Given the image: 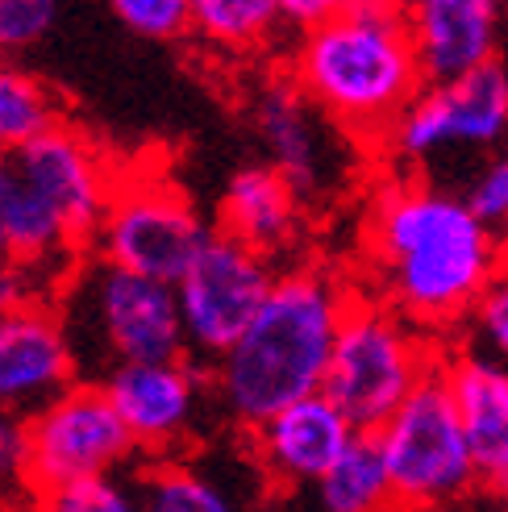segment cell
Instances as JSON below:
<instances>
[{
    "label": "cell",
    "mask_w": 508,
    "mask_h": 512,
    "mask_svg": "<svg viewBox=\"0 0 508 512\" xmlns=\"http://www.w3.org/2000/svg\"><path fill=\"white\" fill-rule=\"evenodd\" d=\"M425 80H450L496 59L500 0H400Z\"/></svg>",
    "instance_id": "2e32d148"
},
{
    "label": "cell",
    "mask_w": 508,
    "mask_h": 512,
    "mask_svg": "<svg viewBox=\"0 0 508 512\" xmlns=\"http://www.w3.org/2000/svg\"><path fill=\"white\" fill-rule=\"evenodd\" d=\"M467 200H471V209L508 242V150L484 163V171L471 179Z\"/></svg>",
    "instance_id": "4316f807"
},
{
    "label": "cell",
    "mask_w": 508,
    "mask_h": 512,
    "mask_svg": "<svg viewBox=\"0 0 508 512\" xmlns=\"http://www.w3.org/2000/svg\"><path fill=\"white\" fill-rule=\"evenodd\" d=\"M250 121L267 163H275L304 200L329 196L346 175V130L292 75H275L250 96Z\"/></svg>",
    "instance_id": "7c38bea8"
},
{
    "label": "cell",
    "mask_w": 508,
    "mask_h": 512,
    "mask_svg": "<svg viewBox=\"0 0 508 512\" xmlns=\"http://www.w3.org/2000/svg\"><path fill=\"white\" fill-rule=\"evenodd\" d=\"M275 275H279L275 259L217 229L188 263V271L175 279L188 354L213 367L242 338V329L254 321V313L263 309Z\"/></svg>",
    "instance_id": "30bf717a"
},
{
    "label": "cell",
    "mask_w": 508,
    "mask_h": 512,
    "mask_svg": "<svg viewBox=\"0 0 508 512\" xmlns=\"http://www.w3.org/2000/svg\"><path fill=\"white\" fill-rule=\"evenodd\" d=\"M467 329H471V350L508 367V267L492 279L488 292L479 296V304L467 317Z\"/></svg>",
    "instance_id": "484cf974"
},
{
    "label": "cell",
    "mask_w": 508,
    "mask_h": 512,
    "mask_svg": "<svg viewBox=\"0 0 508 512\" xmlns=\"http://www.w3.org/2000/svg\"><path fill=\"white\" fill-rule=\"evenodd\" d=\"M109 388L125 429L146 458L180 454L200 429L205 408L217 404L213 379L200 375L188 354L180 358H146V363H117L100 379Z\"/></svg>",
    "instance_id": "8fae6325"
},
{
    "label": "cell",
    "mask_w": 508,
    "mask_h": 512,
    "mask_svg": "<svg viewBox=\"0 0 508 512\" xmlns=\"http://www.w3.org/2000/svg\"><path fill=\"white\" fill-rule=\"evenodd\" d=\"M350 300L325 267L279 271L263 309L209 371L221 413L250 433L284 404L321 392Z\"/></svg>",
    "instance_id": "7a4b0ae2"
},
{
    "label": "cell",
    "mask_w": 508,
    "mask_h": 512,
    "mask_svg": "<svg viewBox=\"0 0 508 512\" xmlns=\"http://www.w3.org/2000/svg\"><path fill=\"white\" fill-rule=\"evenodd\" d=\"M142 500L155 512H225L238 504L221 483H213L196 467L180 463L175 454L155 458V467L142 475Z\"/></svg>",
    "instance_id": "7402d4cb"
},
{
    "label": "cell",
    "mask_w": 508,
    "mask_h": 512,
    "mask_svg": "<svg viewBox=\"0 0 508 512\" xmlns=\"http://www.w3.org/2000/svg\"><path fill=\"white\" fill-rule=\"evenodd\" d=\"M17 159L30 171L38 192L50 200V209L63 217L71 238L88 246L100 225V213H105V204L113 196V184H117L105 150L84 130H75V125L63 121L50 134L34 138L30 146H21Z\"/></svg>",
    "instance_id": "9a60e30c"
},
{
    "label": "cell",
    "mask_w": 508,
    "mask_h": 512,
    "mask_svg": "<svg viewBox=\"0 0 508 512\" xmlns=\"http://www.w3.org/2000/svg\"><path fill=\"white\" fill-rule=\"evenodd\" d=\"M288 75L367 146H384L396 117L429 84L400 0H363L300 30Z\"/></svg>",
    "instance_id": "3957f363"
},
{
    "label": "cell",
    "mask_w": 508,
    "mask_h": 512,
    "mask_svg": "<svg viewBox=\"0 0 508 512\" xmlns=\"http://www.w3.org/2000/svg\"><path fill=\"white\" fill-rule=\"evenodd\" d=\"M354 433H359V425L321 388V392H309V396L284 404L263 425H254L250 446H254V458H259L263 475L275 488L300 492V488H317L325 471L334 467L342 450L354 442Z\"/></svg>",
    "instance_id": "4fadbf2b"
},
{
    "label": "cell",
    "mask_w": 508,
    "mask_h": 512,
    "mask_svg": "<svg viewBox=\"0 0 508 512\" xmlns=\"http://www.w3.org/2000/svg\"><path fill=\"white\" fill-rule=\"evenodd\" d=\"M500 5H504V9H508V0H500Z\"/></svg>",
    "instance_id": "f546056e"
},
{
    "label": "cell",
    "mask_w": 508,
    "mask_h": 512,
    "mask_svg": "<svg viewBox=\"0 0 508 512\" xmlns=\"http://www.w3.org/2000/svg\"><path fill=\"white\" fill-rule=\"evenodd\" d=\"M508 138V67L500 59L450 80H429L396 117L384 155L404 167H425L446 155H484Z\"/></svg>",
    "instance_id": "ba28073f"
},
{
    "label": "cell",
    "mask_w": 508,
    "mask_h": 512,
    "mask_svg": "<svg viewBox=\"0 0 508 512\" xmlns=\"http://www.w3.org/2000/svg\"><path fill=\"white\" fill-rule=\"evenodd\" d=\"M438 367L442 358L429 329L379 296L350 300L325 371V392L359 429H379Z\"/></svg>",
    "instance_id": "5b68a950"
},
{
    "label": "cell",
    "mask_w": 508,
    "mask_h": 512,
    "mask_svg": "<svg viewBox=\"0 0 508 512\" xmlns=\"http://www.w3.org/2000/svg\"><path fill=\"white\" fill-rule=\"evenodd\" d=\"M80 375V354L55 309L30 300L0 313V408L30 417Z\"/></svg>",
    "instance_id": "5bb4252c"
},
{
    "label": "cell",
    "mask_w": 508,
    "mask_h": 512,
    "mask_svg": "<svg viewBox=\"0 0 508 512\" xmlns=\"http://www.w3.org/2000/svg\"><path fill=\"white\" fill-rule=\"evenodd\" d=\"M442 375L459 404L479 488L496 500H508V367L479 350H467L442 363Z\"/></svg>",
    "instance_id": "e0dca14e"
},
{
    "label": "cell",
    "mask_w": 508,
    "mask_h": 512,
    "mask_svg": "<svg viewBox=\"0 0 508 512\" xmlns=\"http://www.w3.org/2000/svg\"><path fill=\"white\" fill-rule=\"evenodd\" d=\"M371 433L384 450L396 504L446 508L479 488L475 454L442 367Z\"/></svg>",
    "instance_id": "8992f818"
},
{
    "label": "cell",
    "mask_w": 508,
    "mask_h": 512,
    "mask_svg": "<svg viewBox=\"0 0 508 512\" xmlns=\"http://www.w3.org/2000/svg\"><path fill=\"white\" fill-rule=\"evenodd\" d=\"M59 17V0H0V59L34 50Z\"/></svg>",
    "instance_id": "d4e9b609"
},
{
    "label": "cell",
    "mask_w": 508,
    "mask_h": 512,
    "mask_svg": "<svg viewBox=\"0 0 508 512\" xmlns=\"http://www.w3.org/2000/svg\"><path fill=\"white\" fill-rule=\"evenodd\" d=\"M213 234L209 217L167 171H134L117 175L88 250L175 284Z\"/></svg>",
    "instance_id": "52a82bcc"
},
{
    "label": "cell",
    "mask_w": 508,
    "mask_h": 512,
    "mask_svg": "<svg viewBox=\"0 0 508 512\" xmlns=\"http://www.w3.org/2000/svg\"><path fill=\"white\" fill-rule=\"evenodd\" d=\"M25 417L0 408V492L25 488Z\"/></svg>",
    "instance_id": "83f0119b"
},
{
    "label": "cell",
    "mask_w": 508,
    "mask_h": 512,
    "mask_svg": "<svg viewBox=\"0 0 508 512\" xmlns=\"http://www.w3.org/2000/svg\"><path fill=\"white\" fill-rule=\"evenodd\" d=\"M284 25V0H192V38L221 55H263Z\"/></svg>",
    "instance_id": "d6986e66"
},
{
    "label": "cell",
    "mask_w": 508,
    "mask_h": 512,
    "mask_svg": "<svg viewBox=\"0 0 508 512\" xmlns=\"http://www.w3.org/2000/svg\"><path fill=\"white\" fill-rule=\"evenodd\" d=\"M63 96L42 75L0 59V150H21L63 125Z\"/></svg>",
    "instance_id": "44dd1931"
},
{
    "label": "cell",
    "mask_w": 508,
    "mask_h": 512,
    "mask_svg": "<svg viewBox=\"0 0 508 512\" xmlns=\"http://www.w3.org/2000/svg\"><path fill=\"white\" fill-rule=\"evenodd\" d=\"M375 296L429 334L467 325L479 296L508 267V242L471 209L467 192L388 179L363 217Z\"/></svg>",
    "instance_id": "6da1fadb"
},
{
    "label": "cell",
    "mask_w": 508,
    "mask_h": 512,
    "mask_svg": "<svg viewBox=\"0 0 508 512\" xmlns=\"http://www.w3.org/2000/svg\"><path fill=\"white\" fill-rule=\"evenodd\" d=\"M313 492L329 512H375L396 504L384 450H379V438L371 429L354 433V442L342 450V458L325 471V479Z\"/></svg>",
    "instance_id": "ffe728a7"
},
{
    "label": "cell",
    "mask_w": 508,
    "mask_h": 512,
    "mask_svg": "<svg viewBox=\"0 0 508 512\" xmlns=\"http://www.w3.org/2000/svg\"><path fill=\"white\" fill-rule=\"evenodd\" d=\"M363 0H284V17H288V30H309V25H321L329 17H338Z\"/></svg>",
    "instance_id": "f1b7e54d"
},
{
    "label": "cell",
    "mask_w": 508,
    "mask_h": 512,
    "mask_svg": "<svg viewBox=\"0 0 508 512\" xmlns=\"http://www.w3.org/2000/svg\"><path fill=\"white\" fill-rule=\"evenodd\" d=\"M109 9L146 42H180L192 34V0H109Z\"/></svg>",
    "instance_id": "603a6c76"
},
{
    "label": "cell",
    "mask_w": 508,
    "mask_h": 512,
    "mask_svg": "<svg viewBox=\"0 0 508 512\" xmlns=\"http://www.w3.org/2000/svg\"><path fill=\"white\" fill-rule=\"evenodd\" d=\"M59 317L80 363L105 358V371L117 363L188 354L180 296L171 279L109 263L100 254L80 263V271H71Z\"/></svg>",
    "instance_id": "277c9868"
},
{
    "label": "cell",
    "mask_w": 508,
    "mask_h": 512,
    "mask_svg": "<svg viewBox=\"0 0 508 512\" xmlns=\"http://www.w3.org/2000/svg\"><path fill=\"white\" fill-rule=\"evenodd\" d=\"M25 492L42 500L71 479L121 471L138 454L105 383H80L25 417Z\"/></svg>",
    "instance_id": "9c48e42d"
},
{
    "label": "cell",
    "mask_w": 508,
    "mask_h": 512,
    "mask_svg": "<svg viewBox=\"0 0 508 512\" xmlns=\"http://www.w3.org/2000/svg\"><path fill=\"white\" fill-rule=\"evenodd\" d=\"M38 504L55 508V512H130L134 492L117 479V471H105V475L71 479V483H63V488L46 492Z\"/></svg>",
    "instance_id": "cb8c5ba5"
},
{
    "label": "cell",
    "mask_w": 508,
    "mask_h": 512,
    "mask_svg": "<svg viewBox=\"0 0 508 512\" xmlns=\"http://www.w3.org/2000/svg\"><path fill=\"white\" fill-rule=\"evenodd\" d=\"M304 204L309 200L275 163H250L225 179L217 229L263 250L267 259H279V254H292L304 234Z\"/></svg>",
    "instance_id": "ac0fdd59"
}]
</instances>
